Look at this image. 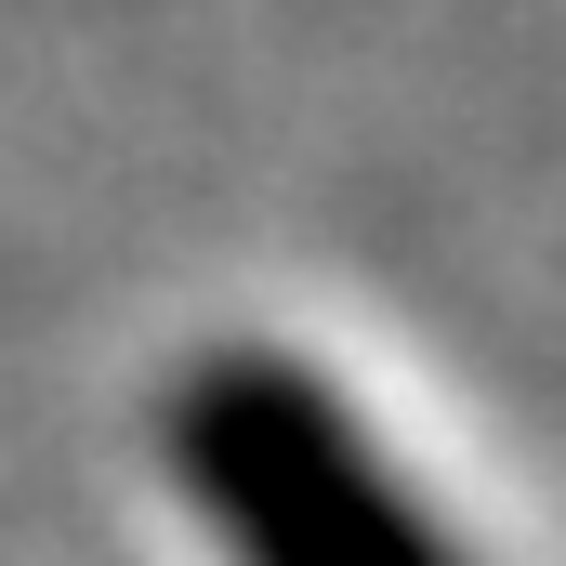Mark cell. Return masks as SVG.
Masks as SVG:
<instances>
[{
  "label": "cell",
  "mask_w": 566,
  "mask_h": 566,
  "mask_svg": "<svg viewBox=\"0 0 566 566\" xmlns=\"http://www.w3.org/2000/svg\"><path fill=\"white\" fill-rule=\"evenodd\" d=\"M158 461L224 566H461L382 434L277 343H211L158 396Z\"/></svg>",
  "instance_id": "obj_1"
}]
</instances>
